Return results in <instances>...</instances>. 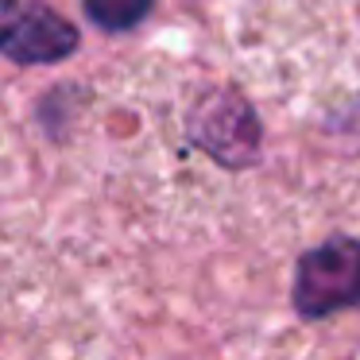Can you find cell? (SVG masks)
Listing matches in <instances>:
<instances>
[{
    "label": "cell",
    "instance_id": "3957f363",
    "mask_svg": "<svg viewBox=\"0 0 360 360\" xmlns=\"http://www.w3.org/2000/svg\"><path fill=\"white\" fill-rule=\"evenodd\" d=\"M78 43L74 27L35 0H0V55L16 63H58Z\"/></svg>",
    "mask_w": 360,
    "mask_h": 360
},
{
    "label": "cell",
    "instance_id": "7a4b0ae2",
    "mask_svg": "<svg viewBox=\"0 0 360 360\" xmlns=\"http://www.w3.org/2000/svg\"><path fill=\"white\" fill-rule=\"evenodd\" d=\"M287 302L306 326L360 318V179H341L321 202V190L283 213Z\"/></svg>",
    "mask_w": 360,
    "mask_h": 360
},
{
    "label": "cell",
    "instance_id": "277c9868",
    "mask_svg": "<svg viewBox=\"0 0 360 360\" xmlns=\"http://www.w3.org/2000/svg\"><path fill=\"white\" fill-rule=\"evenodd\" d=\"M86 12L97 27L109 32H124V27L140 24L151 12V0H86Z\"/></svg>",
    "mask_w": 360,
    "mask_h": 360
},
{
    "label": "cell",
    "instance_id": "6da1fadb",
    "mask_svg": "<svg viewBox=\"0 0 360 360\" xmlns=\"http://www.w3.org/2000/svg\"><path fill=\"white\" fill-rule=\"evenodd\" d=\"M225 47L287 120L360 132V0H225Z\"/></svg>",
    "mask_w": 360,
    "mask_h": 360
}]
</instances>
